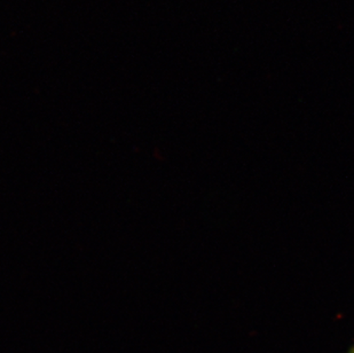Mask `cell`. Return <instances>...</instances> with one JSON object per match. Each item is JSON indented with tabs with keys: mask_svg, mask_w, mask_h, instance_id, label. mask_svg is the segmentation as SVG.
Instances as JSON below:
<instances>
[{
	"mask_svg": "<svg viewBox=\"0 0 354 353\" xmlns=\"http://www.w3.org/2000/svg\"><path fill=\"white\" fill-rule=\"evenodd\" d=\"M348 353H354V347H352V349H350V351H348Z\"/></svg>",
	"mask_w": 354,
	"mask_h": 353,
	"instance_id": "cell-1",
	"label": "cell"
}]
</instances>
